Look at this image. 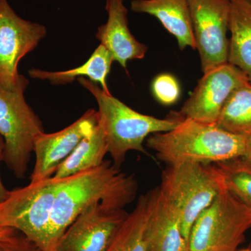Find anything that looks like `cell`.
Listing matches in <instances>:
<instances>
[{"label":"cell","mask_w":251,"mask_h":251,"mask_svg":"<svg viewBox=\"0 0 251 251\" xmlns=\"http://www.w3.org/2000/svg\"><path fill=\"white\" fill-rule=\"evenodd\" d=\"M151 205L150 191L140 196L134 209L128 213L107 251H148L147 228Z\"/></svg>","instance_id":"19"},{"label":"cell","mask_w":251,"mask_h":251,"mask_svg":"<svg viewBox=\"0 0 251 251\" xmlns=\"http://www.w3.org/2000/svg\"><path fill=\"white\" fill-rule=\"evenodd\" d=\"M216 125L232 134L251 135V83L247 82L230 94Z\"/></svg>","instance_id":"20"},{"label":"cell","mask_w":251,"mask_h":251,"mask_svg":"<svg viewBox=\"0 0 251 251\" xmlns=\"http://www.w3.org/2000/svg\"><path fill=\"white\" fill-rule=\"evenodd\" d=\"M14 230L15 229L4 227V226H1V225H0V239L12 233Z\"/></svg>","instance_id":"26"},{"label":"cell","mask_w":251,"mask_h":251,"mask_svg":"<svg viewBox=\"0 0 251 251\" xmlns=\"http://www.w3.org/2000/svg\"><path fill=\"white\" fill-rule=\"evenodd\" d=\"M152 92L160 103L171 105L176 103L181 94V88L176 77L169 74H163L155 77Z\"/></svg>","instance_id":"22"},{"label":"cell","mask_w":251,"mask_h":251,"mask_svg":"<svg viewBox=\"0 0 251 251\" xmlns=\"http://www.w3.org/2000/svg\"><path fill=\"white\" fill-rule=\"evenodd\" d=\"M249 82L245 74L228 62L203 74L179 112L184 118L216 124L230 94Z\"/></svg>","instance_id":"11"},{"label":"cell","mask_w":251,"mask_h":251,"mask_svg":"<svg viewBox=\"0 0 251 251\" xmlns=\"http://www.w3.org/2000/svg\"><path fill=\"white\" fill-rule=\"evenodd\" d=\"M251 228V213L226 187L195 221L190 251H236Z\"/></svg>","instance_id":"7"},{"label":"cell","mask_w":251,"mask_h":251,"mask_svg":"<svg viewBox=\"0 0 251 251\" xmlns=\"http://www.w3.org/2000/svg\"><path fill=\"white\" fill-rule=\"evenodd\" d=\"M77 80L97 100L108 153L114 166L119 169L129 151L148 154L143 147L148 135L171 130L184 118L179 113L165 119L143 115L122 103L111 94L105 93L98 84L85 77H78Z\"/></svg>","instance_id":"3"},{"label":"cell","mask_w":251,"mask_h":251,"mask_svg":"<svg viewBox=\"0 0 251 251\" xmlns=\"http://www.w3.org/2000/svg\"><path fill=\"white\" fill-rule=\"evenodd\" d=\"M203 74L227 63L229 0H188Z\"/></svg>","instance_id":"8"},{"label":"cell","mask_w":251,"mask_h":251,"mask_svg":"<svg viewBox=\"0 0 251 251\" xmlns=\"http://www.w3.org/2000/svg\"><path fill=\"white\" fill-rule=\"evenodd\" d=\"M245 161H247L249 164L251 165V135L247 138V143H246L245 152L243 156Z\"/></svg>","instance_id":"25"},{"label":"cell","mask_w":251,"mask_h":251,"mask_svg":"<svg viewBox=\"0 0 251 251\" xmlns=\"http://www.w3.org/2000/svg\"><path fill=\"white\" fill-rule=\"evenodd\" d=\"M3 150H4V141L2 138L0 136V162L3 161ZM9 192V190L5 187L0 176V202L4 201L5 198L7 197Z\"/></svg>","instance_id":"24"},{"label":"cell","mask_w":251,"mask_h":251,"mask_svg":"<svg viewBox=\"0 0 251 251\" xmlns=\"http://www.w3.org/2000/svg\"><path fill=\"white\" fill-rule=\"evenodd\" d=\"M227 62L242 71L251 83V1H230Z\"/></svg>","instance_id":"16"},{"label":"cell","mask_w":251,"mask_h":251,"mask_svg":"<svg viewBox=\"0 0 251 251\" xmlns=\"http://www.w3.org/2000/svg\"><path fill=\"white\" fill-rule=\"evenodd\" d=\"M46 28L20 17L8 0H0V87L11 90L17 85L20 61L34 50L46 36Z\"/></svg>","instance_id":"9"},{"label":"cell","mask_w":251,"mask_h":251,"mask_svg":"<svg viewBox=\"0 0 251 251\" xmlns=\"http://www.w3.org/2000/svg\"><path fill=\"white\" fill-rule=\"evenodd\" d=\"M105 9L108 21L98 28L96 37L111 53L114 62L126 69L128 61L143 59L148 48L130 32L125 0H106Z\"/></svg>","instance_id":"13"},{"label":"cell","mask_w":251,"mask_h":251,"mask_svg":"<svg viewBox=\"0 0 251 251\" xmlns=\"http://www.w3.org/2000/svg\"><path fill=\"white\" fill-rule=\"evenodd\" d=\"M138 187L133 175L122 173L108 160L97 168L62 178L51 214L52 251H56L63 234L89 206L100 203L108 209H125L134 201Z\"/></svg>","instance_id":"1"},{"label":"cell","mask_w":251,"mask_h":251,"mask_svg":"<svg viewBox=\"0 0 251 251\" xmlns=\"http://www.w3.org/2000/svg\"><path fill=\"white\" fill-rule=\"evenodd\" d=\"M130 8L156 18L176 38L181 50L196 49L188 0H133Z\"/></svg>","instance_id":"15"},{"label":"cell","mask_w":251,"mask_h":251,"mask_svg":"<svg viewBox=\"0 0 251 251\" xmlns=\"http://www.w3.org/2000/svg\"><path fill=\"white\" fill-rule=\"evenodd\" d=\"M62 179L47 178L9 191L0 202V225L17 229L41 251H53L50 226L54 198Z\"/></svg>","instance_id":"6"},{"label":"cell","mask_w":251,"mask_h":251,"mask_svg":"<svg viewBox=\"0 0 251 251\" xmlns=\"http://www.w3.org/2000/svg\"><path fill=\"white\" fill-rule=\"evenodd\" d=\"M29 80L21 75L11 90L0 87V136L4 141L3 161L18 179L27 173L36 137L45 133L42 122L26 102Z\"/></svg>","instance_id":"5"},{"label":"cell","mask_w":251,"mask_h":251,"mask_svg":"<svg viewBox=\"0 0 251 251\" xmlns=\"http://www.w3.org/2000/svg\"><path fill=\"white\" fill-rule=\"evenodd\" d=\"M108 153L103 126L99 121L92 133L83 138L53 175L62 179L100 166Z\"/></svg>","instance_id":"18"},{"label":"cell","mask_w":251,"mask_h":251,"mask_svg":"<svg viewBox=\"0 0 251 251\" xmlns=\"http://www.w3.org/2000/svg\"><path fill=\"white\" fill-rule=\"evenodd\" d=\"M247 140V137L232 134L216 124L183 118L173 129L150 135L146 145L168 166L210 164L244 156Z\"/></svg>","instance_id":"2"},{"label":"cell","mask_w":251,"mask_h":251,"mask_svg":"<svg viewBox=\"0 0 251 251\" xmlns=\"http://www.w3.org/2000/svg\"><path fill=\"white\" fill-rule=\"evenodd\" d=\"M99 121V112L90 109L77 121L64 129L56 133H43L38 135L34 141L36 159L31 174V182L53 176L81 140L92 133Z\"/></svg>","instance_id":"12"},{"label":"cell","mask_w":251,"mask_h":251,"mask_svg":"<svg viewBox=\"0 0 251 251\" xmlns=\"http://www.w3.org/2000/svg\"><path fill=\"white\" fill-rule=\"evenodd\" d=\"M224 179L215 165L182 163L168 165L163 171L162 196L179 217L185 239H189L195 221L219 194Z\"/></svg>","instance_id":"4"},{"label":"cell","mask_w":251,"mask_h":251,"mask_svg":"<svg viewBox=\"0 0 251 251\" xmlns=\"http://www.w3.org/2000/svg\"><path fill=\"white\" fill-rule=\"evenodd\" d=\"M229 1H234V0H229ZM247 1H251V0H247Z\"/></svg>","instance_id":"28"},{"label":"cell","mask_w":251,"mask_h":251,"mask_svg":"<svg viewBox=\"0 0 251 251\" xmlns=\"http://www.w3.org/2000/svg\"><path fill=\"white\" fill-rule=\"evenodd\" d=\"M128 215L95 203L78 216L57 243L56 251H107Z\"/></svg>","instance_id":"10"},{"label":"cell","mask_w":251,"mask_h":251,"mask_svg":"<svg viewBox=\"0 0 251 251\" xmlns=\"http://www.w3.org/2000/svg\"><path fill=\"white\" fill-rule=\"evenodd\" d=\"M239 251H251V249H244V250H241Z\"/></svg>","instance_id":"27"},{"label":"cell","mask_w":251,"mask_h":251,"mask_svg":"<svg viewBox=\"0 0 251 251\" xmlns=\"http://www.w3.org/2000/svg\"><path fill=\"white\" fill-rule=\"evenodd\" d=\"M113 57L111 53L100 44L82 65L64 72H46L32 69L29 71V76L39 80H47L54 85H65L74 82L78 77H89L91 81L100 84L105 93L111 94L107 84V77L111 69Z\"/></svg>","instance_id":"17"},{"label":"cell","mask_w":251,"mask_h":251,"mask_svg":"<svg viewBox=\"0 0 251 251\" xmlns=\"http://www.w3.org/2000/svg\"><path fill=\"white\" fill-rule=\"evenodd\" d=\"M225 184L251 213V165L240 158L215 163Z\"/></svg>","instance_id":"21"},{"label":"cell","mask_w":251,"mask_h":251,"mask_svg":"<svg viewBox=\"0 0 251 251\" xmlns=\"http://www.w3.org/2000/svg\"><path fill=\"white\" fill-rule=\"evenodd\" d=\"M0 251H41L25 235L15 229L12 233L0 239Z\"/></svg>","instance_id":"23"},{"label":"cell","mask_w":251,"mask_h":251,"mask_svg":"<svg viewBox=\"0 0 251 251\" xmlns=\"http://www.w3.org/2000/svg\"><path fill=\"white\" fill-rule=\"evenodd\" d=\"M151 205L147 241L148 251H190L189 243L183 236L179 217L159 188L151 190Z\"/></svg>","instance_id":"14"}]
</instances>
